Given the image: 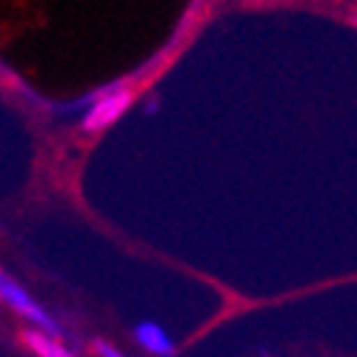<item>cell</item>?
Returning <instances> with one entry per match:
<instances>
[{"instance_id":"obj_3","label":"cell","mask_w":357,"mask_h":357,"mask_svg":"<svg viewBox=\"0 0 357 357\" xmlns=\"http://www.w3.org/2000/svg\"><path fill=\"white\" fill-rule=\"evenodd\" d=\"M135 340H137L146 351H152V354H158V357H169V354H172V340H169V335L160 329L158 323H152V320H143V323L135 326Z\"/></svg>"},{"instance_id":"obj_6","label":"cell","mask_w":357,"mask_h":357,"mask_svg":"<svg viewBox=\"0 0 357 357\" xmlns=\"http://www.w3.org/2000/svg\"><path fill=\"white\" fill-rule=\"evenodd\" d=\"M354 23H357V15H354Z\"/></svg>"},{"instance_id":"obj_4","label":"cell","mask_w":357,"mask_h":357,"mask_svg":"<svg viewBox=\"0 0 357 357\" xmlns=\"http://www.w3.org/2000/svg\"><path fill=\"white\" fill-rule=\"evenodd\" d=\"M20 337H23V343L32 349L38 357H75L69 349H63V343H57L54 337H49L40 329H26Z\"/></svg>"},{"instance_id":"obj_7","label":"cell","mask_w":357,"mask_h":357,"mask_svg":"<svg viewBox=\"0 0 357 357\" xmlns=\"http://www.w3.org/2000/svg\"><path fill=\"white\" fill-rule=\"evenodd\" d=\"M169 357H174V354H169Z\"/></svg>"},{"instance_id":"obj_1","label":"cell","mask_w":357,"mask_h":357,"mask_svg":"<svg viewBox=\"0 0 357 357\" xmlns=\"http://www.w3.org/2000/svg\"><path fill=\"white\" fill-rule=\"evenodd\" d=\"M0 294H3V301H6L17 314H23L26 320H32L40 332H46L49 337H57V335H61V329H57L54 317H52L43 306H38V303H35V297H29V291H26L23 286H17L9 275H0Z\"/></svg>"},{"instance_id":"obj_5","label":"cell","mask_w":357,"mask_h":357,"mask_svg":"<svg viewBox=\"0 0 357 357\" xmlns=\"http://www.w3.org/2000/svg\"><path fill=\"white\" fill-rule=\"evenodd\" d=\"M95 351H98L100 357H126V354H121V351L112 349V346H109V343H103V340H98V343H95Z\"/></svg>"},{"instance_id":"obj_2","label":"cell","mask_w":357,"mask_h":357,"mask_svg":"<svg viewBox=\"0 0 357 357\" xmlns=\"http://www.w3.org/2000/svg\"><path fill=\"white\" fill-rule=\"evenodd\" d=\"M129 106H132V92H129V89H123V92H114V95H106V98L95 100V106L86 112L80 126H83V132L109 129L112 123H117L126 114Z\"/></svg>"}]
</instances>
